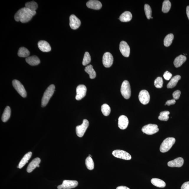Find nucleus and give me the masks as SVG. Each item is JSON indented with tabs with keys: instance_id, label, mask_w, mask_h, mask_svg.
Returning <instances> with one entry per match:
<instances>
[{
	"instance_id": "obj_1",
	"label": "nucleus",
	"mask_w": 189,
	"mask_h": 189,
	"mask_svg": "<svg viewBox=\"0 0 189 189\" xmlns=\"http://www.w3.org/2000/svg\"><path fill=\"white\" fill-rule=\"evenodd\" d=\"M36 14V11H32L24 7L17 12L14 15V19L17 22L20 21L22 23H26L30 21Z\"/></svg>"
},
{
	"instance_id": "obj_2",
	"label": "nucleus",
	"mask_w": 189,
	"mask_h": 189,
	"mask_svg": "<svg viewBox=\"0 0 189 189\" xmlns=\"http://www.w3.org/2000/svg\"><path fill=\"white\" fill-rule=\"evenodd\" d=\"M55 89V86L53 85H50L46 89L42 99V107H44L47 105L50 98L53 96Z\"/></svg>"
},
{
	"instance_id": "obj_3",
	"label": "nucleus",
	"mask_w": 189,
	"mask_h": 189,
	"mask_svg": "<svg viewBox=\"0 0 189 189\" xmlns=\"http://www.w3.org/2000/svg\"><path fill=\"white\" fill-rule=\"evenodd\" d=\"M175 142V139L174 138L169 137L166 138L163 141L160 145V150L161 152H167L171 148Z\"/></svg>"
},
{
	"instance_id": "obj_4",
	"label": "nucleus",
	"mask_w": 189,
	"mask_h": 189,
	"mask_svg": "<svg viewBox=\"0 0 189 189\" xmlns=\"http://www.w3.org/2000/svg\"><path fill=\"white\" fill-rule=\"evenodd\" d=\"M121 92L122 96L126 99H129L131 95V89L129 82L127 80H125L121 85Z\"/></svg>"
},
{
	"instance_id": "obj_5",
	"label": "nucleus",
	"mask_w": 189,
	"mask_h": 189,
	"mask_svg": "<svg viewBox=\"0 0 189 189\" xmlns=\"http://www.w3.org/2000/svg\"><path fill=\"white\" fill-rule=\"evenodd\" d=\"M89 125V121L87 119H84L82 124L76 127V132L78 137H82L85 134Z\"/></svg>"
},
{
	"instance_id": "obj_6",
	"label": "nucleus",
	"mask_w": 189,
	"mask_h": 189,
	"mask_svg": "<svg viewBox=\"0 0 189 189\" xmlns=\"http://www.w3.org/2000/svg\"><path fill=\"white\" fill-rule=\"evenodd\" d=\"M12 85L14 89L22 97L25 98L27 97V92L21 82L18 80H14L12 81Z\"/></svg>"
},
{
	"instance_id": "obj_7",
	"label": "nucleus",
	"mask_w": 189,
	"mask_h": 189,
	"mask_svg": "<svg viewBox=\"0 0 189 189\" xmlns=\"http://www.w3.org/2000/svg\"><path fill=\"white\" fill-rule=\"evenodd\" d=\"M142 130L144 133L148 135H152L158 132L159 129L157 125L149 124L144 126L142 128Z\"/></svg>"
},
{
	"instance_id": "obj_8",
	"label": "nucleus",
	"mask_w": 189,
	"mask_h": 189,
	"mask_svg": "<svg viewBox=\"0 0 189 189\" xmlns=\"http://www.w3.org/2000/svg\"><path fill=\"white\" fill-rule=\"evenodd\" d=\"M112 154L116 158L125 160H130L132 158V156L129 153L125 151L119 149L114 151L112 152Z\"/></svg>"
},
{
	"instance_id": "obj_9",
	"label": "nucleus",
	"mask_w": 189,
	"mask_h": 189,
	"mask_svg": "<svg viewBox=\"0 0 189 189\" xmlns=\"http://www.w3.org/2000/svg\"><path fill=\"white\" fill-rule=\"evenodd\" d=\"M78 185V182L75 180H64L62 184L57 187L58 189H71L75 188Z\"/></svg>"
},
{
	"instance_id": "obj_10",
	"label": "nucleus",
	"mask_w": 189,
	"mask_h": 189,
	"mask_svg": "<svg viewBox=\"0 0 189 189\" xmlns=\"http://www.w3.org/2000/svg\"><path fill=\"white\" fill-rule=\"evenodd\" d=\"M114 58L112 54L109 52H106L103 57V63L106 68H109L113 64Z\"/></svg>"
},
{
	"instance_id": "obj_11",
	"label": "nucleus",
	"mask_w": 189,
	"mask_h": 189,
	"mask_svg": "<svg viewBox=\"0 0 189 189\" xmlns=\"http://www.w3.org/2000/svg\"><path fill=\"white\" fill-rule=\"evenodd\" d=\"M87 88L84 85H79L76 88V95L75 98L77 100H80L86 95Z\"/></svg>"
},
{
	"instance_id": "obj_12",
	"label": "nucleus",
	"mask_w": 189,
	"mask_h": 189,
	"mask_svg": "<svg viewBox=\"0 0 189 189\" xmlns=\"http://www.w3.org/2000/svg\"><path fill=\"white\" fill-rule=\"evenodd\" d=\"M140 102L144 105L148 104L150 100V95L148 91L143 90L140 91L138 96Z\"/></svg>"
},
{
	"instance_id": "obj_13",
	"label": "nucleus",
	"mask_w": 189,
	"mask_h": 189,
	"mask_svg": "<svg viewBox=\"0 0 189 189\" xmlns=\"http://www.w3.org/2000/svg\"><path fill=\"white\" fill-rule=\"evenodd\" d=\"M119 50L123 56L128 57L130 54V48L126 42L122 41L119 45Z\"/></svg>"
},
{
	"instance_id": "obj_14",
	"label": "nucleus",
	"mask_w": 189,
	"mask_h": 189,
	"mask_svg": "<svg viewBox=\"0 0 189 189\" xmlns=\"http://www.w3.org/2000/svg\"><path fill=\"white\" fill-rule=\"evenodd\" d=\"M70 27L73 29H78L81 25V21L74 14L71 15L70 17Z\"/></svg>"
},
{
	"instance_id": "obj_15",
	"label": "nucleus",
	"mask_w": 189,
	"mask_h": 189,
	"mask_svg": "<svg viewBox=\"0 0 189 189\" xmlns=\"http://www.w3.org/2000/svg\"><path fill=\"white\" fill-rule=\"evenodd\" d=\"M184 163V159L181 157H179L173 160L170 161L168 162L167 165L170 167H180L183 166Z\"/></svg>"
},
{
	"instance_id": "obj_16",
	"label": "nucleus",
	"mask_w": 189,
	"mask_h": 189,
	"mask_svg": "<svg viewBox=\"0 0 189 189\" xmlns=\"http://www.w3.org/2000/svg\"><path fill=\"white\" fill-rule=\"evenodd\" d=\"M129 120L126 116L121 115L119 119L118 126L121 130H124L128 126Z\"/></svg>"
},
{
	"instance_id": "obj_17",
	"label": "nucleus",
	"mask_w": 189,
	"mask_h": 189,
	"mask_svg": "<svg viewBox=\"0 0 189 189\" xmlns=\"http://www.w3.org/2000/svg\"><path fill=\"white\" fill-rule=\"evenodd\" d=\"M87 6L89 8L98 10L101 8L102 4L100 1L97 0H91L87 2Z\"/></svg>"
},
{
	"instance_id": "obj_18",
	"label": "nucleus",
	"mask_w": 189,
	"mask_h": 189,
	"mask_svg": "<svg viewBox=\"0 0 189 189\" xmlns=\"http://www.w3.org/2000/svg\"><path fill=\"white\" fill-rule=\"evenodd\" d=\"M38 45L39 49L43 52H49L51 50V47L50 45L46 41H39L38 42Z\"/></svg>"
},
{
	"instance_id": "obj_19",
	"label": "nucleus",
	"mask_w": 189,
	"mask_h": 189,
	"mask_svg": "<svg viewBox=\"0 0 189 189\" xmlns=\"http://www.w3.org/2000/svg\"><path fill=\"white\" fill-rule=\"evenodd\" d=\"M40 162V159L39 158H37L34 159L28 166L27 169V172L31 173L33 171V170H34L39 165Z\"/></svg>"
},
{
	"instance_id": "obj_20",
	"label": "nucleus",
	"mask_w": 189,
	"mask_h": 189,
	"mask_svg": "<svg viewBox=\"0 0 189 189\" xmlns=\"http://www.w3.org/2000/svg\"><path fill=\"white\" fill-rule=\"evenodd\" d=\"M26 61L28 64L32 66L38 65L40 63V59L35 55L27 57L26 59Z\"/></svg>"
},
{
	"instance_id": "obj_21",
	"label": "nucleus",
	"mask_w": 189,
	"mask_h": 189,
	"mask_svg": "<svg viewBox=\"0 0 189 189\" xmlns=\"http://www.w3.org/2000/svg\"><path fill=\"white\" fill-rule=\"evenodd\" d=\"M187 58L185 56L181 55L178 56L175 59L174 61V64L176 68L180 67L185 61Z\"/></svg>"
},
{
	"instance_id": "obj_22",
	"label": "nucleus",
	"mask_w": 189,
	"mask_h": 189,
	"mask_svg": "<svg viewBox=\"0 0 189 189\" xmlns=\"http://www.w3.org/2000/svg\"><path fill=\"white\" fill-rule=\"evenodd\" d=\"M132 18V14L129 11H125L121 14L119 19L121 22H129Z\"/></svg>"
},
{
	"instance_id": "obj_23",
	"label": "nucleus",
	"mask_w": 189,
	"mask_h": 189,
	"mask_svg": "<svg viewBox=\"0 0 189 189\" xmlns=\"http://www.w3.org/2000/svg\"><path fill=\"white\" fill-rule=\"evenodd\" d=\"M32 156V153L31 152H29L26 154L23 157V158L20 161L19 164V168H20V169H21L25 165V164L28 162V161L31 158Z\"/></svg>"
},
{
	"instance_id": "obj_24",
	"label": "nucleus",
	"mask_w": 189,
	"mask_h": 189,
	"mask_svg": "<svg viewBox=\"0 0 189 189\" xmlns=\"http://www.w3.org/2000/svg\"><path fill=\"white\" fill-rule=\"evenodd\" d=\"M181 77L179 75L174 76L171 81L167 84V87L168 88H172L177 85L178 82L181 79Z\"/></svg>"
},
{
	"instance_id": "obj_25",
	"label": "nucleus",
	"mask_w": 189,
	"mask_h": 189,
	"mask_svg": "<svg viewBox=\"0 0 189 189\" xmlns=\"http://www.w3.org/2000/svg\"><path fill=\"white\" fill-rule=\"evenodd\" d=\"M85 71L89 75V77L91 79H93L96 78V73L93 69L92 65H90L86 67Z\"/></svg>"
},
{
	"instance_id": "obj_26",
	"label": "nucleus",
	"mask_w": 189,
	"mask_h": 189,
	"mask_svg": "<svg viewBox=\"0 0 189 189\" xmlns=\"http://www.w3.org/2000/svg\"><path fill=\"white\" fill-rule=\"evenodd\" d=\"M11 116V109L9 106L5 108L4 111L2 116V121L4 122H6L10 119Z\"/></svg>"
},
{
	"instance_id": "obj_27",
	"label": "nucleus",
	"mask_w": 189,
	"mask_h": 189,
	"mask_svg": "<svg viewBox=\"0 0 189 189\" xmlns=\"http://www.w3.org/2000/svg\"><path fill=\"white\" fill-rule=\"evenodd\" d=\"M152 184L158 188H164L166 186V183L164 181L158 178H153L151 179Z\"/></svg>"
},
{
	"instance_id": "obj_28",
	"label": "nucleus",
	"mask_w": 189,
	"mask_h": 189,
	"mask_svg": "<svg viewBox=\"0 0 189 189\" xmlns=\"http://www.w3.org/2000/svg\"><path fill=\"white\" fill-rule=\"evenodd\" d=\"M30 52L29 50L24 47H21L19 49L18 55L20 57H28L29 55Z\"/></svg>"
},
{
	"instance_id": "obj_29",
	"label": "nucleus",
	"mask_w": 189,
	"mask_h": 189,
	"mask_svg": "<svg viewBox=\"0 0 189 189\" xmlns=\"http://www.w3.org/2000/svg\"><path fill=\"white\" fill-rule=\"evenodd\" d=\"M174 39V35L173 34H169L166 35L164 39V46L168 47L171 45Z\"/></svg>"
},
{
	"instance_id": "obj_30",
	"label": "nucleus",
	"mask_w": 189,
	"mask_h": 189,
	"mask_svg": "<svg viewBox=\"0 0 189 189\" xmlns=\"http://www.w3.org/2000/svg\"><path fill=\"white\" fill-rule=\"evenodd\" d=\"M171 3L168 0L164 1L162 4V12L164 13L168 12L171 8Z\"/></svg>"
},
{
	"instance_id": "obj_31",
	"label": "nucleus",
	"mask_w": 189,
	"mask_h": 189,
	"mask_svg": "<svg viewBox=\"0 0 189 189\" xmlns=\"http://www.w3.org/2000/svg\"><path fill=\"white\" fill-rule=\"evenodd\" d=\"M86 165L88 169L92 170L94 168V163L92 158L88 157L86 160Z\"/></svg>"
},
{
	"instance_id": "obj_32",
	"label": "nucleus",
	"mask_w": 189,
	"mask_h": 189,
	"mask_svg": "<svg viewBox=\"0 0 189 189\" xmlns=\"http://www.w3.org/2000/svg\"><path fill=\"white\" fill-rule=\"evenodd\" d=\"M26 8L33 11H35L38 7V5L35 1H31L26 3Z\"/></svg>"
},
{
	"instance_id": "obj_33",
	"label": "nucleus",
	"mask_w": 189,
	"mask_h": 189,
	"mask_svg": "<svg viewBox=\"0 0 189 189\" xmlns=\"http://www.w3.org/2000/svg\"><path fill=\"white\" fill-rule=\"evenodd\" d=\"M101 111L103 115L106 116L109 115L111 112V108L107 104H104L101 106Z\"/></svg>"
},
{
	"instance_id": "obj_34",
	"label": "nucleus",
	"mask_w": 189,
	"mask_h": 189,
	"mask_svg": "<svg viewBox=\"0 0 189 189\" xmlns=\"http://www.w3.org/2000/svg\"><path fill=\"white\" fill-rule=\"evenodd\" d=\"M170 114V112L167 111L161 112L160 116L158 117V119L160 121H167L169 119L168 115Z\"/></svg>"
},
{
	"instance_id": "obj_35",
	"label": "nucleus",
	"mask_w": 189,
	"mask_h": 189,
	"mask_svg": "<svg viewBox=\"0 0 189 189\" xmlns=\"http://www.w3.org/2000/svg\"><path fill=\"white\" fill-rule=\"evenodd\" d=\"M91 58L90 55L88 52H86L84 55L82 65H86L91 63Z\"/></svg>"
},
{
	"instance_id": "obj_36",
	"label": "nucleus",
	"mask_w": 189,
	"mask_h": 189,
	"mask_svg": "<svg viewBox=\"0 0 189 189\" xmlns=\"http://www.w3.org/2000/svg\"><path fill=\"white\" fill-rule=\"evenodd\" d=\"M145 14L147 19H149L151 18L152 10L150 6L146 4L144 5Z\"/></svg>"
},
{
	"instance_id": "obj_37",
	"label": "nucleus",
	"mask_w": 189,
	"mask_h": 189,
	"mask_svg": "<svg viewBox=\"0 0 189 189\" xmlns=\"http://www.w3.org/2000/svg\"><path fill=\"white\" fill-rule=\"evenodd\" d=\"M163 81L162 78L160 77H158L154 82V85L157 88H161L163 86Z\"/></svg>"
},
{
	"instance_id": "obj_38",
	"label": "nucleus",
	"mask_w": 189,
	"mask_h": 189,
	"mask_svg": "<svg viewBox=\"0 0 189 189\" xmlns=\"http://www.w3.org/2000/svg\"><path fill=\"white\" fill-rule=\"evenodd\" d=\"M181 94L180 91L179 90L175 91L173 93V96L174 99L177 100L179 99Z\"/></svg>"
},
{
	"instance_id": "obj_39",
	"label": "nucleus",
	"mask_w": 189,
	"mask_h": 189,
	"mask_svg": "<svg viewBox=\"0 0 189 189\" xmlns=\"http://www.w3.org/2000/svg\"><path fill=\"white\" fill-rule=\"evenodd\" d=\"M172 76V75L171 73L168 72L167 71L165 72L163 75L165 79L166 80H168V81L171 79Z\"/></svg>"
},
{
	"instance_id": "obj_40",
	"label": "nucleus",
	"mask_w": 189,
	"mask_h": 189,
	"mask_svg": "<svg viewBox=\"0 0 189 189\" xmlns=\"http://www.w3.org/2000/svg\"><path fill=\"white\" fill-rule=\"evenodd\" d=\"M176 103L175 100V99H172V100H168L167 102H166L165 105H167L168 106H170L171 105H173L175 104Z\"/></svg>"
},
{
	"instance_id": "obj_41",
	"label": "nucleus",
	"mask_w": 189,
	"mask_h": 189,
	"mask_svg": "<svg viewBox=\"0 0 189 189\" xmlns=\"http://www.w3.org/2000/svg\"><path fill=\"white\" fill-rule=\"evenodd\" d=\"M181 189H189V181L184 183L181 186Z\"/></svg>"
},
{
	"instance_id": "obj_42",
	"label": "nucleus",
	"mask_w": 189,
	"mask_h": 189,
	"mask_svg": "<svg viewBox=\"0 0 189 189\" xmlns=\"http://www.w3.org/2000/svg\"><path fill=\"white\" fill-rule=\"evenodd\" d=\"M116 189H130L126 186H120L118 187Z\"/></svg>"
},
{
	"instance_id": "obj_43",
	"label": "nucleus",
	"mask_w": 189,
	"mask_h": 189,
	"mask_svg": "<svg viewBox=\"0 0 189 189\" xmlns=\"http://www.w3.org/2000/svg\"><path fill=\"white\" fill-rule=\"evenodd\" d=\"M186 14L187 16H188V19L189 20V6H188L186 8Z\"/></svg>"
},
{
	"instance_id": "obj_44",
	"label": "nucleus",
	"mask_w": 189,
	"mask_h": 189,
	"mask_svg": "<svg viewBox=\"0 0 189 189\" xmlns=\"http://www.w3.org/2000/svg\"><path fill=\"white\" fill-rule=\"evenodd\" d=\"M89 157H92V156H91V155H89Z\"/></svg>"
},
{
	"instance_id": "obj_45",
	"label": "nucleus",
	"mask_w": 189,
	"mask_h": 189,
	"mask_svg": "<svg viewBox=\"0 0 189 189\" xmlns=\"http://www.w3.org/2000/svg\"><path fill=\"white\" fill-rule=\"evenodd\" d=\"M39 166H40V165H38V166H37V167H39Z\"/></svg>"
},
{
	"instance_id": "obj_46",
	"label": "nucleus",
	"mask_w": 189,
	"mask_h": 189,
	"mask_svg": "<svg viewBox=\"0 0 189 189\" xmlns=\"http://www.w3.org/2000/svg\"><path fill=\"white\" fill-rule=\"evenodd\" d=\"M17 168H19V166H17Z\"/></svg>"
},
{
	"instance_id": "obj_47",
	"label": "nucleus",
	"mask_w": 189,
	"mask_h": 189,
	"mask_svg": "<svg viewBox=\"0 0 189 189\" xmlns=\"http://www.w3.org/2000/svg\"><path fill=\"white\" fill-rule=\"evenodd\" d=\"M151 18H152H152H153L152 17H151Z\"/></svg>"
}]
</instances>
